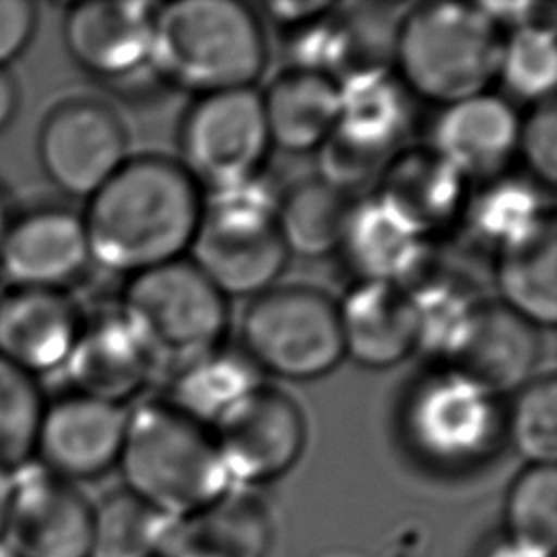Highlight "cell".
I'll list each match as a JSON object with an SVG mask.
<instances>
[{"instance_id": "obj_1", "label": "cell", "mask_w": 557, "mask_h": 557, "mask_svg": "<svg viewBox=\"0 0 557 557\" xmlns=\"http://www.w3.org/2000/svg\"><path fill=\"white\" fill-rule=\"evenodd\" d=\"M202 200L198 183L176 159L128 157L87 198L83 226L91 261L133 276L181 259L191 246Z\"/></svg>"}, {"instance_id": "obj_2", "label": "cell", "mask_w": 557, "mask_h": 557, "mask_svg": "<svg viewBox=\"0 0 557 557\" xmlns=\"http://www.w3.org/2000/svg\"><path fill=\"white\" fill-rule=\"evenodd\" d=\"M117 466L124 490L174 520L231 490L211 426L168 398L141 403L128 413Z\"/></svg>"}, {"instance_id": "obj_3", "label": "cell", "mask_w": 557, "mask_h": 557, "mask_svg": "<svg viewBox=\"0 0 557 557\" xmlns=\"http://www.w3.org/2000/svg\"><path fill=\"white\" fill-rule=\"evenodd\" d=\"M257 13L237 0H174L154 9L150 65L196 96L252 87L265 67Z\"/></svg>"}, {"instance_id": "obj_4", "label": "cell", "mask_w": 557, "mask_h": 557, "mask_svg": "<svg viewBox=\"0 0 557 557\" xmlns=\"http://www.w3.org/2000/svg\"><path fill=\"white\" fill-rule=\"evenodd\" d=\"M500 46L503 30L479 2H424L398 17L394 67L405 91L442 109L487 91Z\"/></svg>"}, {"instance_id": "obj_5", "label": "cell", "mask_w": 557, "mask_h": 557, "mask_svg": "<svg viewBox=\"0 0 557 557\" xmlns=\"http://www.w3.org/2000/svg\"><path fill=\"white\" fill-rule=\"evenodd\" d=\"M276 198L257 176L202 200L191 263L224 298H255L285 270L289 252L276 224Z\"/></svg>"}, {"instance_id": "obj_6", "label": "cell", "mask_w": 557, "mask_h": 557, "mask_svg": "<svg viewBox=\"0 0 557 557\" xmlns=\"http://www.w3.org/2000/svg\"><path fill=\"white\" fill-rule=\"evenodd\" d=\"M120 311L131 322L154 366L172 370L224 344L226 298L191 263H172L133 274Z\"/></svg>"}, {"instance_id": "obj_7", "label": "cell", "mask_w": 557, "mask_h": 557, "mask_svg": "<svg viewBox=\"0 0 557 557\" xmlns=\"http://www.w3.org/2000/svg\"><path fill=\"white\" fill-rule=\"evenodd\" d=\"M242 350L259 372L320 379L344 359L337 302L311 285H274L246 307Z\"/></svg>"}, {"instance_id": "obj_8", "label": "cell", "mask_w": 557, "mask_h": 557, "mask_svg": "<svg viewBox=\"0 0 557 557\" xmlns=\"http://www.w3.org/2000/svg\"><path fill=\"white\" fill-rule=\"evenodd\" d=\"M500 398L446 368L420 376L403 400L407 444L435 466H468L483 459L503 435Z\"/></svg>"}, {"instance_id": "obj_9", "label": "cell", "mask_w": 557, "mask_h": 557, "mask_svg": "<svg viewBox=\"0 0 557 557\" xmlns=\"http://www.w3.org/2000/svg\"><path fill=\"white\" fill-rule=\"evenodd\" d=\"M178 163L209 194L261 174L272 148L261 94L252 87L198 96L178 131Z\"/></svg>"}, {"instance_id": "obj_10", "label": "cell", "mask_w": 557, "mask_h": 557, "mask_svg": "<svg viewBox=\"0 0 557 557\" xmlns=\"http://www.w3.org/2000/svg\"><path fill=\"white\" fill-rule=\"evenodd\" d=\"M211 433L231 481L265 483L300 459L307 422L287 392L261 383L235 400Z\"/></svg>"}, {"instance_id": "obj_11", "label": "cell", "mask_w": 557, "mask_h": 557, "mask_svg": "<svg viewBox=\"0 0 557 557\" xmlns=\"http://www.w3.org/2000/svg\"><path fill=\"white\" fill-rule=\"evenodd\" d=\"M39 163L65 194L89 198L128 159V135L120 113L98 98L57 104L39 131Z\"/></svg>"}, {"instance_id": "obj_12", "label": "cell", "mask_w": 557, "mask_h": 557, "mask_svg": "<svg viewBox=\"0 0 557 557\" xmlns=\"http://www.w3.org/2000/svg\"><path fill=\"white\" fill-rule=\"evenodd\" d=\"M542 357L537 326L503 305L479 298L446 339L437 361L503 398L535 376Z\"/></svg>"}, {"instance_id": "obj_13", "label": "cell", "mask_w": 557, "mask_h": 557, "mask_svg": "<svg viewBox=\"0 0 557 557\" xmlns=\"http://www.w3.org/2000/svg\"><path fill=\"white\" fill-rule=\"evenodd\" d=\"M94 507L74 483L20 468L0 544L9 557H89Z\"/></svg>"}, {"instance_id": "obj_14", "label": "cell", "mask_w": 557, "mask_h": 557, "mask_svg": "<svg viewBox=\"0 0 557 557\" xmlns=\"http://www.w3.org/2000/svg\"><path fill=\"white\" fill-rule=\"evenodd\" d=\"M466 176L429 144L400 146L376 178V202L413 235L429 242L461 222Z\"/></svg>"}, {"instance_id": "obj_15", "label": "cell", "mask_w": 557, "mask_h": 557, "mask_svg": "<svg viewBox=\"0 0 557 557\" xmlns=\"http://www.w3.org/2000/svg\"><path fill=\"white\" fill-rule=\"evenodd\" d=\"M128 411L83 394H70L44 407L35 455L41 468L65 479L83 481L117 463Z\"/></svg>"}, {"instance_id": "obj_16", "label": "cell", "mask_w": 557, "mask_h": 557, "mask_svg": "<svg viewBox=\"0 0 557 557\" xmlns=\"http://www.w3.org/2000/svg\"><path fill=\"white\" fill-rule=\"evenodd\" d=\"M154 4L98 0L72 4L63 20L70 57L89 74L122 78L150 61Z\"/></svg>"}, {"instance_id": "obj_17", "label": "cell", "mask_w": 557, "mask_h": 557, "mask_svg": "<svg viewBox=\"0 0 557 557\" xmlns=\"http://www.w3.org/2000/svg\"><path fill=\"white\" fill-rule=\"evenodd\" d=\"M89 261L83 218L61 207L22 215L0 244V270L13 287L63 289Z\"/></svg>"}, {"instance_id": "obj_18", "label": "cell", "mask_w": 557, "mask_h": 557, "mask_svg": "<svg viewBox=\"0 0 557 557\" xmlns=\"http://www.w3.org/2000/svg\"><path fill=\"white\" fill-rule=\"evenodd\" d=\"M344 357L370 370L405 361L420 342L411 294L396 283L357 281L337 302Z\"/></svg>"}, {"instance_id": "obj_19", "label": "cell", "mask_w": 557, "mask_h": 557, "mask_svg": "<svg viewBox=\"0 0 557 557\" xmlns=\"http://www.w3.org/2000/svg\"><path fill=\"white\" fill-rule=\"evenodd\" d=\"M63 366L76 394L122 407L144 389L157 368L120 309L83 320Z\"/></svg>"}, {"instance_id": "obj_20", "label": "cell", "mask_w": 557, "mask_h": 557, "mask_svg": "<svg viewBox=\"0 0 557 557\" xmlns=\"http://www.w3.org/2000/svg\"><path fill=\"white\" fill-rule=\"evenodd\" d=\"M520 115L516 107L490 91L440 109L429 146L455 165L466 181L498 176L518 152Z\"/></svg>"}, {"instance_id": "obj_21", "label": "cell", "mask_w": 557, "mask_h": 557, "mask_svg": "<svg viewBox=\"0 0 557 557\" xmlns=\"http://www.w3.org/2000/svg\"><path fill=\"white\" fill-rule=\"evenodd\" d=\"M83 318L63 289L11 287L0 298V357L28 374L65 363Z\"/></svg>"}, {"instance_id": "obj_22", "label": "cell", "mask_w": 557, "mask_h": 557, "mask_svg": "<svg viewBox=\"0 0 557 557\" xmlns=\"http://www.w3.org/2000/svg\"><path fill=\"white\" fill-rule=\"evenodd\" d=\"M407 91L392 72L339 85V115L326 137L355 163L379 172L400 148L409 122Z\"/></svg>"}, {"instance_id": "obj_23", "label": "cell", "mask_w": 557, "mask_h": 557, "mask_svg": "<svg viewBox=\"0 0 557 557\" xmlns=\"http://www.w3.org/2000/svg\"><path fill=\"white\" fill-rule=\"evenodd\" d=\"M274 537L265 503L226 490L207 507L174 520L161 548L163 557H265Z\"/></svg>"}, {"instance_id": "obj_24", "label": "cell", "mask_w": 557, "mask_h": 557, "mask_svg": "<svg viewBox=\"0 0 557 557\" xmlns=\"http://www.w3.org/2000/svg\"><path fill=\"white\" fill-rule=\"evenodd\" d=\"M259 94L270 144L285 152H315L335 128L339 85L322 72L289 65Z\"/></svg>"}, {"instance_id": "obj_25", "label": "cell", "mask_w": 557, "mask_h": 557, "mask_svg": "<svg viewBox=\"0 0 557 557\" xmlns=\"http://www.w3.org/2000/svg\"><path fill=\"white\" fill-rule=\"evenodd\" d=\"M342 257L359 281L407 287L433 259L429 242L413 235L374 196L352 202L339 244Z\"/></svg>"}, {"instance_id": "obj_26", "label": "cell", "mask_w": 557, "mask_h": 557, "mask_svg": "<svg viewBox=\"0 0 557 557\" xmlns=\"http://www.w3.org/2000/svg\"><path fill=\"white\" fill-rule=\"evenodd\" d=\"M494 255L500 302L537 329L553 326L557 320V220L548 218Z\"/></svg>"}, {"instance_id": "obj_27", "label": "cell", "mask_w": 557, "mask_h": 557, "mask_svg": "<svg viewBox=\"0 0 557 557\" xmlns=\"http://www.w3.org/2000/svg\"><path fill=\"white\" fill-rule=\"evenodd\" d=\"M550 191L553 189H546L529 174L516 176L503 172L481 181L479 187L468 194L461 222L468 224V231L481 244L498 252L548 218H555Z\"/></svg>"}, {"instance_id": "obj_28", "label": "cell", "mask_w": 557, "mask_h": 557, "mask_svg": "<svg viewBox=\"0 0 557 557\" xmlns=\"http://www.w3.org/2000/svg\"><path fill=\"white\" fill-rule=\"evenodd\" d=\"M352 196L318 174L296 181L276 198V224L289 255L322 259L339 250Z\"/></svg>"}, {"instance_id": "obj_29", "label": "cell", "mask_w": 557, "mask_h": 557, "mask_svg": "<svg viewBox=\"0 0 557 557\" xmlns=\"http://www.w3.org/2000/svg\"><path fill=\"white\" fill-rule=\"evenodd\" d=\"M261 385V372L235 346L220 344L207 355L174 370L168 400L211 426L235 400Z\"/></svg>"}, {"instance_id": "obj_30", "label": "cell", "mask_w": 557, "mask_h": 557, "mask_svg": "<svg viewBox=\"0 0 557 557\" xmlns=\"http://www.w3.org/2000/svg\"><path fill=\"white\" fill-rule=\"evenodd\" d=\"M505 540L527 557H555L557 470L555 463H527L505 496Z\"/></svg>"}, {"instance_id": "obj_31", "label": "cell", "mask_w": 557, "mask_h": 557, "mask_svg": "<svg viewBox=\"0 0 557 557\" xmlns=\"http://www.w3.org/2000/svg\"><path fill=\"white\" fill-rule=\"evenodd\" d=\"M174 518L139 500L128 490L104 496L94 507L89 557H154L168 540Z\"/></svg>"}, {"instance_id": "obj_32", "label": "cell", "mask_w": 557, "mask_h": 557, "mask_svg": "<svg viewBox=\"0 0 557 557\" xmlns=\"http://www.w3.org/2000/svg\"><path fill=\"white\" fill-rule=\"evenodd\" d=\"M503 411V433L527 463H555L557 455V381L553 372L535 374Z\"/></svg>"}, {"instance_id": "obj_33", "label": "cell", "mask_w": 557, "mask_h": 557, "mask_svg": "<svg viewBox=\"0 0 557 557\" xmlns=\"http://www.w3.org/2000/svg\"><path fill=\"white\" fill-rule=\"evenodd\" d=\"M509 94L527 102L550 100L557 81L555 26H522L503 35L498 74Z\"/></svg>"}, {"instance_id": "obj_34", "label": "cell", "mask_w": 557, "mask_h": 557, "mask_svg": "<svg viewBox=\"0 0 557 557\" xmlns=\"http://www.w3.org/2000/svg\"><path fill=\"white\" fill-rule=\"evenodd\" d=\"M44 407L33 374L0 357V468L17 472L35 455Z\"/></svg>"}, {"instance_id": "obj_35", "label": "cell", "mask_w": 557, "mask_h": 557, "mask_svg": "<svg viewBox=\"0 0 557 557\" xmlns=\"http://www.w3.org/2000/svg\"><path fill=\"white\" fill-rule=\"evenodd\" d=\"M518 152L527 174L546 189H553L557 183V111L553 98L533 104L520 117Z\"/></svg>"}, {"instance_id": "obj_36", "label": "cell", "mask_w": 557, "mask_h": 557, "mask_svg": "<svg viewBox=\"0 0 557 557\" xmlns=\"http://www.w3.org/2000/svg\"><path fill=\"white\" fill-rule=\"evenodd\" d=\"M37 24L35 4L28 0H0V70L28 46Z\"/></svg>"}, {"instance_id": "obj_37", "label": "cell", "mask_w": 557, "mask_h": 557, "mask_svg": "<svg viewBox=\"0 0 557 557\" xmlns=\"http://www.w3.org/2000/svg\"><path fill=\"white\" fill-rule=\"evenodd\" d=\"M333 9V2H322V0H311V2H285V0H274V2H265L263 11L265 15L281 24L285 30H296L302 28L311 22H315L318 17H322L324 13H329Z\"/></svg>"}, {"instance_id": "obj_38", "label": "cell", "mask_w": 557, "mask_h": 557, "mask_svg": "<svg viewBox=\"0 0 557 557\" xmlns=\"http://www.w3.org/2000/svg\"><path fill=\"white\" fill-rule=\"evenodd\" d=\"M17 107V89L11 81V76L0 70V131L11 122Z\"/></svg>"}, {"instance_id": "obj_39", "label": "cell", "mask_w": 557, "mask_h": 557, "mask_svg": "<svg viewBox=\"0 0 557 557\" xmlns=\"http://www.w3.org/2000/svg\"><path fill=\"white\" fill-rule=\"evenodd\" d=\"M13 487H15V472L0 468V540H2L4 522H7L11 498H13Z\"/></svg>"}, {"instance_id": "obj_40", "label": "cell", "mask_w": 557, "mask_h": 557, "mask_svg": "<svg viewBox=\"0 0 557 557\" xmlns=\"http://www.w3.org/2000/svg\"><path fill=\"white\" fill-rule=\"evenodd\" d=\"M487 557H527V555H522L518 548H513V546L503 537V542H498V544L492 546V550H490Z\"/></svg>"}, {"instance_id": "obj_41", "label": "cell", "mask_w": 557, "mask_h": 557, "mask_svg": "<svg viewBox=\"0 0 557 557\" xmlns=\"http://www.w3.org/2000/svg\"><path fill=\"white\" fill-rule=\"evenodd\" d=\"M9 215H7V209H4V205H2V200H0V244H2V239H4V233H7V228H9Z\"/></svg>"}, {"instance_id": "obj_42", "label": "cell", "mask_w": 557, "mask_h": 557, "mask_svg": "<svg viewBox=\"0 0 557 557\" xmlns=\"http://www.w3.org/2000/svg\"><path fill=\"white\" fill-rule=\"evenodd\" d=\"M0 557H9V553L4 550V546H2V544H0Z\"/></svg>"}]
</instances>
